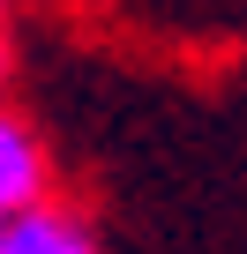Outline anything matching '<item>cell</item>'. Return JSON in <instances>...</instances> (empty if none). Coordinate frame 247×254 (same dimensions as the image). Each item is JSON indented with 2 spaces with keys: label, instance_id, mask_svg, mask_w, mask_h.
Here are the masks:
<instances>
[{
  "label": "cell",
  "instance_id": "5",
  "mask_svg": "<svg viewBox=\"0 0 247 254\" xmlns=\"http://www.w3.org/2000/svg\"><path fill=\"white\" fill-rule=\"evenodd\" d=\"M0 15H8V0H0Z\"/></svg>",
  "mask_w": 247,
  "mask_h": 254
},
{
  "label": "cell",
  "instance_id": "2",
  "mask_svg": "<svg viewBox=\"0 0 247 254\" xmlns=\"http://www.w3.org/2000/svg\"><path fill=\"white\" fill-rule=\"evenodd\" d=\"M68 232H75V217H68V209L30 202L23 217L0 224V254H60V247H68Z\"/></svg>",
  "mask_w": 247,
  "mask_h": 254
},
{
  "label": "cell",
  "instance_id": "3",
  "mask_svg": "<svg viewBox=\"0 0 247 254\" xmlns=\"http://www.w3.org/2000/svg\"><path fill=\"white\" fill-rule=\"evenodd\" d=\"M60 254H97V247H90V232H82V224H75V232H68V247H60Z\"/></svg>",
  "mask_w": 247,
  "mask_h": 254
},
{
  "label": "cell",
  "instance_id": "1",
  "mask_svg": "<svg viewBox=\"0 0 247 254\" xmlns=\"http://www.w3.org/2000/svg\"><path fill=\"white\" fill-rule=\"evenodd\" d=\"M38 194H45V157H38V135H30L15 112H0V224H8V217H23Z\"/></svg>",
  "mask_w": 247,
  "mask_h": 254
},
{
  "label": "cell",
  "instance_id": "4",
  "mask_svg": "<svg viewBox=\"0 0 247 254\" xmlns=\"http://www.w3.org/2000/svg\"><path fill=\"white\" fill-rule=\"evenodd\" d=\"M8 75H15V53H8V38H0V90H8Z\"/></svg>",
  "mask_w": 247,
  "mask_h": 254
}]
</instances>
